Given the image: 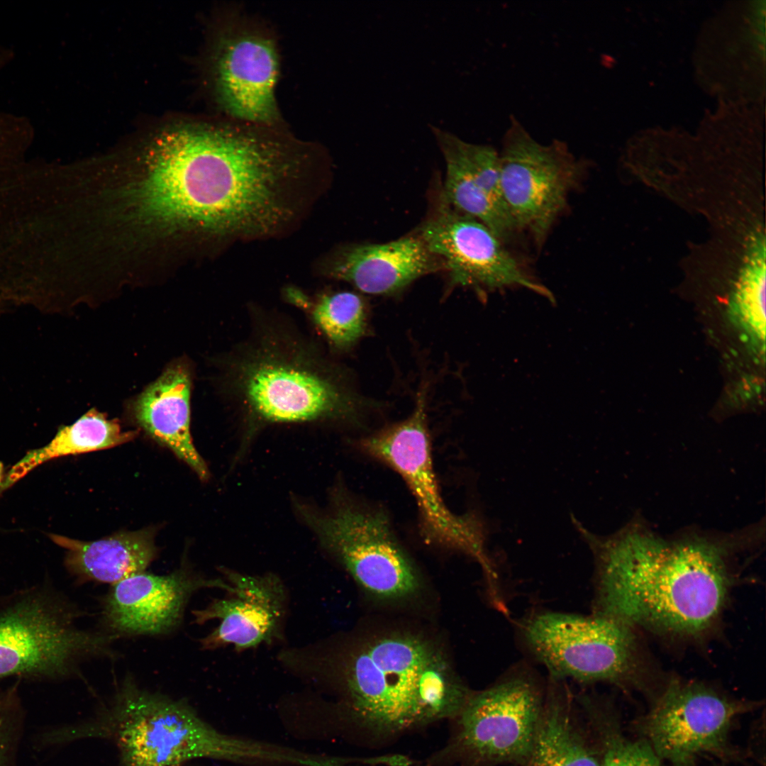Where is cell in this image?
<instances>
[{
    "mask_svg": "<svg viewBox=\"0 0 766 766\" xmlns=\"http://www.w3.org/2000/svg\"><path fill=\"white\" fill-rule=\"evenodd\" d=\"M574 524L596 557V614L687 640L714 628L732 585L721 543L668 542L635 524L604 538Z\"/></svg>",
    "mask_w": 766,
    "mask_h": 766,
    "instance_id": "1",
    "label": "cell"
},
{
    "mask_svg": "<svg viewBox=\"0 0 766 766\" xmlns=\"http://www.w3.org/2000/svg\"><path fill=\"white\" fill-rule=\"evenodd\" d=\"M439 652L421 636L390 632L284 648L277 658L292 675L338 689L363 734L387 738L438 721L428 669Z\"/></svg>",
    "mask_w": 766,
    "mask_h": 766,
    "instance_id": "2",
    "label": "cell"
},
{
    "mask_svg": "<svg viewBox=\"0 0 766 766\" xmlns=\"http://www.w3.org/2000/svg\"><path fill=\"white\" fill-rule=\"evenodd\" d=\"M137 167L97 194L84 216L93 245L124 255L185 235H208V215L190 132L165 131L145 148Z\"/></svg>",
    "mask_w": 766,
    "mask_h": 766,
    "instance_id": "3",
    "label": "cell"
},
{
    "mask_svg": "<svg viewBox=\"0 0 766 766\" xmlns=\"http://www.w3.org/2000/svg\"><path fill=\"white\" fill-rule=\"evenodd\" d=\"M232 394L248 415L265 423L344 418L354 399L311 346L265 330L228 366Z\"/></svg>",
    "mask_w": 766,
    "mask_h": 766,
    "instance_id": "4",
    "label": "cell"
},
{
    "mask_svg": "<svg viewBox=\"0 0 766 766\" xmlns=\"http://www.w3.org/2000/svg\"><path fill=\"white\" fill-rule=\"evenodd\" d=\"M100 727L97 732L116 743L124 766H179L201 757L278 764L287 759L284 748L223 734L186 702L143 689L131 677L120 685Z\"/></svg>",
    "mask_w": 766,
    "mask_h": 766,
    "instance_id": "5",
    "label": "cell"
},
{
    "mask_svg": "<svg viewBox=\"0 0 766 766\" xmlns=\"http://www.w3.org/2000/svg\"><path fill=\"white\" fill-rule=\"evenodd\" d=\"M79 611L56 590L38 584L0 606V681L69 677L87 658L109 655L116 637L77 625Z\"/></svg>",
    "mask_w": 766,
    "mask_h": 766,
    "instance_id": "6",
    "label": "cell"
},
{
    "mask_svg": "<svg viewBox=\"0 0 766 766\" xmlns=\"http://www.w3.org/2000/svg\"><path fill=\"white\" fill-rule=\"evenodd\" d=\"M631 625L604 614L540 613L523 628L535 657L556 678L645 690L652 668Z\"/></svg>",
    "mask_w": 766,
    "mask_h": 766,
    "instance_id": "7",
    "label": "cell"
},
{
    "mask_svg": "<svg viewBox=\"0 0 766 766\" xmlns=\"http://www.w3.org/2000/svg\"><path fill=\"white\" fill-rule=\"evenodd\" d=\"M543 699L526 677L505 679L471 693L446 745L428 761L431 766H492L524 763L531 748Z\"/></svg>",
    "mask_w": 766,
    "mask_h": 766,
    "instance_id": "8",
    "label": "cell"
},
{
    "mask_svg": "<svg viewBox=\"0 0 766 766\" xmlns=\"http://www.w3.org/2000/svg\"><path fill=\"white\" fill-rule=\"evenodd\" d=\"M404 421L360 442L365 453L396 471L415 496L426 541L460 550L481 565L489 584L497 581L486 553V530L481 518L471 512L453 514L441 497L435 477L427 431L424 396Z\"/></svg>",
    "mask_w": 766,
    "mask_h": 766,
    "instance_id": "9",
    "label": "cell"
},
{
    "mask_svg": "<svg viewBox=\"0 0 766 766\" xmlns=\"http://www.w3.org/2000/svg\"><path fill=\"white\" fill-rule=\"evenodd\" d=\"M499 153L502 196L515 228L541 246L582 181L586 163L561 140L538 142L514 116Z\"/></svg>",
    "mask_w": 766,
    "mask_h": 766,
    "instance_id": "10",
    "label": "cell"
},
{
    "mask_svg": "<svg viewBox=\"0 0 766 766\" xmlns=\"http://www.w3.org/2000/svg\"><path fill=\"white\" fill-rule=\"evenodd\" d=\"M758 705L675 677L658 692L637 728L662 762L672 766H694L704 755L728 760L738 756L729 738L735 720Z\"/></svg>",
    "mask_w": 766,
    "mask_h": 766,
    "instance_id": "11",
    "label": "cell"
},
{
    "mask_svg": "<svg viewBox=\"0 0 766 766\" xmlns=\"http://www.w3.org/2000/svg\"><path fill=\"white\" fill-rule=\"evenodd\" d=\"M209 62L213 95L224 116L285 126L275 94L279 52L270 29L243 14L228 13L216 33Z\"/></svg>",
    "mask_w": 766,
    "mask_h": 766,
    "instance_id": "12",
    "label": "cell"
},
{
    "mask_svg": "<svg viewBox=\"0 0 766 766\" xmlns=\"http://www.w3.org/2000/svg\"><path fill=\"white\" fill-rule=\"evenodd\" d=\"M299 510L323 547L364 589L385 599L416 592V570L384 514L346 504L328 514Z\"/></svg>",
    "mask_w": 766,
    "mask_h": 766,
    "instance_id": "13",
    "label": "cell"
},
{
    "mask_svg": "<svg viewBox=\"0 0 766 766\" xmlns=\"http://www.w3.org/2000/svg\"><path fill=\"white\" fill-rule=\"evenodd\" d=\"M416 233L441 261L454 284L488 289L523 287L548 294L488 227L454 209L440 194Z\"/></svg>",
    "mask_w": 766,
    "mask_h": 766,
    "instance_id": "14",
    "label": "cell"
},
{
    "mask_svg": "<svg viewBox=\"0 0 766 766\" xmlns=\"http://www.w3.org/2000/svg\"><path fill=\"white\" fill-rule=\"evenodd\" d=\"M231 585L222 598L194 610V623L216 619L218 626L200 640L204 650L233 645L237 651L273 645L284 640L288 594L275 574L250 575L221 569Z\"/></svg>",
    "mask_w": 766,
    "mask_h": 766,
    "instance_id": "15",
    "label": "cell"
},
{
    "mask_svg": "<svg viewBox=\"0 0 766 766\" xmlns=\"http://www.w3.org/2000/svg\"><path fill=\"white\" fill-rule=\"evenodd\" d=\"M205 588L227 591L231 586L186 568L167 575L142 572L112 584L102 601V622L116 637L167 634L181 623L193 594Z\"/></svg>",
    "mask_w": 766,
    "mask_h": 766,
    "instance_id": "16",
    "label": "cell"
},
{
    "mask_svg": "<svg viewBox=\"0 0 766 766\" xmlns=\"http://www.w3.org/2000/svg\"><path fill=\"white\" fill-rule=\"evenodd\" d=\"M325 268L330 277L374 295L396 292L424 275L444 270L416 233L384 243L348 245L332 255Z\"/></svg>",
    "mask_w": 766,
    "mask_h": 766,
    "instance_id": "17",
    "label": "cell"
},
{
    "mask_svg": "<svg viewBox=\"0 0 766 766\" xmlns=\"http://www.w3.org/2000/svg\"><path fill=\"white\" fill-rule=\"evenodd\" d=\"M191 376L182 364L168 367L136 399V423L154 440L172 450L201 479L209 470L190 434Z\"/></svg>",
    "mask_w": 766,
    "mask_h": 766,
    "instance_id": "18",
    "label": "cell"
},
{
    "mask_svg": "<svg viewBox=\"0 0 766 766\" xmlns=\"http://www.w3.org/2000/svg\"><path fill=\"white\" fill-rule=\"evenodd\" d=\"M66 550L64 563L77 582L114 584L144 572L157 556L153 531L122 532L95 541H82L49 534Z\"/></svg>",
    "mask_w": 766,
    "mask_h": 766,
    "instance_id": "19",
    "label": "cell"
},
{
    "mask_svg": "<svg viewBox=\"0 0 766 766\" xmlns=\"http://www.w3.org/2000/svg\"><path fill=\"white\" fill-rule=\"evenodd\" d=\"M445 162V177L440 196L456 211L488 227L504 243L516 229L503 199L482 184L462 155L456 135L431 126Z\"/></svg>",
    "mask_w": 766,
    "mask_h": 766,
    "instance_id": "20",
    "label": "cell"
},
{
    "mask_svg": "<svg viewBox=\"0 0 766 766\" xmlns=\"http://www.w3.org/2000/svg\"><path fill=\"white\" fill-rule=\"evenodd\" d=\"M569 704L557 692L548 693L524 766H601V753L588 742Z\"/></svg>",
    "mask_w": 766,
    "mask_h": 766,
    "instance_id": "21",
    "label": "cell"
},
{
    "mask_svg": "<svg viewBox=\"0 0 766 766\" xmlns=\"http://www.w3.org/2000/svg\"><path fill=\"white\" fill-rule=\"evenodd\" d=\"M137 434L135 431H123L118 421L91 409L74 423L60 428L47 445L28 452L8 472L1 487L9 488L49 460L111 448L132 440Z\"/></svg>",
    "mask_w": 766,
    "mask_h": 766,
    "instance_id": "22",
    "label": "cell"
},
{
    "mask_svg": "<svg viewBox=\"0 0 766 766\" xmlns=\"http://www.w3.org/2000/svg\"><path fill=\"white\" fill-rule=\"evenodd\" d=\"M289 301L307 313L329 343L338 349L352 346L365 331V306L360 296L352 292L323 294L311 299L295 291Z\"/></svg>",
    "mask_w": 766,
    "mask_h": 766,
    "instance_id": "23",
    "label": "cell"
},
{
    "mask_svg": "<svg viewBox=\"0 0 766 766\" xmlns=\"http://www.w3.org/2000/svg\"><path fill=\"white\" fill-rule=\"evenodd\" d=\"M732 310L743 327L764 342L765 331V247L758 246L738 282Z\"/></svg>",
    "mask_w": 766,
    "mask_h": 766,
    "instance_id": "24",
    "label": "cell"
},
{
    "mask_svg": "<svg viewBox=\"0 0 766 766\" xmlns=\"http://www.w3.org/2000/svg\"><path fill=\"white\" fill-rule=\"evenodd\" d=\"M602 729L601 766H663L643 738L629 740L612 722Z\"/></svg>",
    "mask_w": 766,
    "mask_h": 766,
    "instance_id": "25",
    "label": "cell"
},
{
    "mask_svg": "<svg viewBox=\"0 0 766 766\" xmlns=\"http://www.w3.org/2000/svg\"><path fill=\"white\" fill-rule=\"evenodd\" d=\"M29 148L18 137L0 133V177L25 161Z\"/></svg>",
    "mask_w": 766,
    "mask_h": 766,
    "instance_id": "26",
    "label": "cell"
},
{
    "mask_svg": "<svg viewBox=\"0 0 766 766\" xmlns=\"http://www.w3.org/2000/svg\"><path fill=\"white\" fill-rule=\"evenodd\" d=\"M11 740V725L5 715L0 714V766H7Z\"/></svg>",
    "mask_w": 766,
    "mask_h": 766,
    "instance_id": "27",
    "label": "cell"
},
{
    "mask_svg": "<svg viewBox=\"0 0 766 766\" xmlns=\"http://www.w3.org/2000/svg\"><path fill=\"white\" fill-rule=\"evenodd\" d=\"M4 479V467L1 462H0V485H2Z\"/></svg>",
    "mask_w": 766,
    "mask_h": 766,
    "instance_id": "28",
    "label": "cell"
},
{
    "mask_svg": "<svg viewBox=\"0 0 766 766\" xmlns=\"http://www.w3.org/2000/svg\"><path fill=\"white\" fill-rule=\"evenodd\" d=\"M7 698L8 696H6V694L0 693V706H1L6 702Z\"/></svg>",
    "mask_w": 766,
    "mask_h": 766,
    "instance_id": "29",
    "label": "cell"
}]
</instances>
